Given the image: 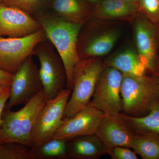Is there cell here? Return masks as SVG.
I'll return each mask as SVG.
<instances>
[{
	"label": "cell",
	"instance_id": "1",
	"mask_svg": "<svg viewBox=\"0 0 159 159\" xmlns=\"http://www.w3.org/2000/svg\"><path fill=\"white\" fill-rule=\"evenodd\" d=\"M34 17L40 24L47 39L52 43L62 60L66 73V88L72 90L74 67L80 60L77 43L84 23L66 20L46 11Z\"/></svg>",
	"mask_w": 159,
	"mask_h": 159
},
{
	"label": "cell",
	"instance_id": "2",
	"mask_svg": "<svg viewBox=\"0 0 159 159\" xmlns=\"http://www.w3.org/2000/svg\"><path fill=\"white\" fill-rule=\"evenodd\" d=\"M47 101L43 90L20 110L5 112L0 129V144L19 142L31 147L33 127Z\"/></svg>",
	"mask_w": 159,
	"mask_h": 159
},
{
	"label": "cell",
	"instance_id": "3",
	"mask_svg": "<svg viewBox=\"0 0 159 159\" xmlns=\"http://www.w3.org/2000/svg\"><path fill=\"white\" fill-rule=\"evenodd\" d=\"M97 57L80 59L73 72V89L64 118H71L90 102L99 76L105 67Z\"/></svg>",
	"mask_w": 159,
	"mask_h": 159
},
{
	"label": "cell",
	"instance_id": "4",
	"mask_svg": "<svg viewBox=\"0 0 159 159\" xmlns=\"http://www.w3.org/2000/svg\"><path fill=\"white\" fill-rule=\"evenodd\" d=\"M123 74L121 84L122 111L129 116L139 117L149 112L152 102L159 98L155 77Z\"/></svg>",
	"mask_w": 159,
	"mask_h": 159
},
{
	"label": "cell",
	"instance_id": "5",
	"mask_svg": "<svg viewBox=\"0 0 159 159\" xmlns=\"http://www.w3.org/2000/svg\"><path fill=\"white\" fill-rule=\"evenodd\" d=\"M32 55L39 61L40 77L47 100L54 99L66 88L67 76L60 56L48 39L39 43Z\"/></svg>",
	"mask_w": 159,
	"mask_h": 159
},
{
	"label": "cell",
	"instance_id": "6",
	"mask_svg": "<svg viewBox=\"0 0 159 159\" xmlns=\"http://www.w3.org/2000/svg\"><path fill=\"white\" fill-rule=\"evenodd\" d=\"M123 74L105 66L97 81L90 103L105 115L121 113L123 109L121 84Z\"/></svg>",
	"mask_w": 159,
	"mask_h": 159
},
{
	"label": "cell",
	"instance_id": "7",
	"mask_svg": "<svg viewBox=\"0 0 159 159\" xmlns=\"http://www.w3.org/2000/svg\"><path fill=\"white\" fill-rule=\"evenodd\" d=\"M71 93L72 90L66 88L57 97L46 102L32 130L31 148L53 138L62 122Z\"/></svg>",
	"mask_w": 159,
	"mask_h": 159
},
{
	"label": "cell",
	"instance_id": "8",
	"mask_svg": "<svg viewBox=\"0 0 159 159\" xmlns=\"http://www.w3.org/2000/svg\"><path fill=\"white\" fill-rule=\"evenodd\" d=\"M47 39L42 29L25 37H0V69L14 74L27 57L32 55L35 47Z\"/></svg>",
	"mask_w": 159,
	"mask_h": 159
},
{
	"label": "cell",
	"instance_id": "9",
	"mask_svg": "<svg viewBox=\"0 0 159 159\" xmlns=\"http://www.w3.org/2000/svg\"><path fill=\"white\" fill-rule=\"evenodd\" d=\"M31 55L25 60L14 74L10 96L5 107V112L13 107L25 104L43 90L39 69Z\"/></svg>",
	"mask_w": 159,
	"mask_h": 159
},
{
	"label": "cell",
	"instance_id": "10",
	"mask_svg": "<svg viewBox=\"0 0 159 159\" xmlns=\"http://www.w3.org/2000/svg\"><path fill=\"white\" fill-rule=\"evenodd\" d=\"M137 52L151 76H159V53L157 27L138 12L134 25Z\"/></svg>",
	"mask_w": 159,
	"mask_h": 159
},
{
	"label": "cell",
	"instance_id": "11",
	"mask_svg": "<svg viewBox=\"0 0 159 159\" xmlns=\"http://www.w3.org/2000/svg\"><path fill=\"white\" fill-rule=\"evenodd\" d=\"M135 131L122 114L105 115L99 122L95 134L100 140L107 154L119 146L130 148Z\"/></svg>",
	"mask_w": 159,
	"mask_h": 159
},
{
	"label": "cell",
	"instance_id": "12",
	"mask_svg": "<svg viewBox=\"0 0 159 159\" xmlns=\"http://www.w3.org/2000/svg\"><path fill=\"white\" fill-rule=\"evenodd\" d=\"M104 116L101 111L89 102L74 116L63 118L53 138L67 140L94 134Z\"/></svg>",
	"mask_w": 159,
	"mask_h": 159
},
{
	"label": "cell",
	"instance_id": "13",
	"mask_svg": "<svg viewBox=\"0 0 159 159\" xmlns=\"http://www.w3.org/2000/svg\"><path fill=\"white\" fill-rule=\"evenodd\" d=\"M41 29L40 24L31 15L0 2V37H25Z\"/></svg>",
	"mask_w": 159,
	"mask_h": 159
},
{
	"label": "cell",
	"instance_id": "14",
	"mask_svg": "<svg viewBox=\"0 0 159 159\" xmlns=\"http://www.w3.org/2000/svg\"><path fill=\"white\" fill-rule=\"evenodd\" d=\"M120 36L117 30H109L98 34H84L78 38L77 51L80 59L105 56L113 48Z\"/></svg>",
	"mask_w": 159,
	"mask_h": 159
},
{
	"label": "cell",
	"instance_id": "15",
	"mask_svg": "<svg viewBox=\"0 0 159 159\" xmlns=\"http://www.w3.org/2000/svg\"><path fill=\"white\" fill-rule=\"evenodd\" d=\"M66 141L68 159H97L107 154L104 145L95 134Z\"/></svg>",
	"mask_w": 159,
	"mask_h": 159
},
{
	"label": "cell",
	"instance_id": "16",
	"mask_svg": "<svg viewBox=\"0 0 159 159\" xmlns=\"http://www.w3.org/2000/svg\"><path fill=\"white\" fill-rule=\"evenodd\" d=\"M139 12L136 2L122 0H100L91 12V16L102 20L121 19Z\"/></svg>",
	"mask_w": 159,
	"mask_h": 159
},
{
	"label": "cell",
	"instance_id": "17",
	"mask_svg": "<svg viewBox=\"0 0 159 159\" xmlns=\"http://www.w3.org/2000/svg\"><path fill=\"white\" fill-rule=\"evenodd\" d=\"M85 0H50L53 14L62 19L77 23H85L92 11Z\"/></svg>",
	"mask_w": 159,
	"mask_h": 159
},
{
	"label": "cell",
	"instance_id": "18",
	"mask_svg": "<svg viewBox=\"0 0 159 159\" xmlns=\"http://www.w3.org/2000/svg\"><path fill=\"white\" fill-rule=\"evenodd\" d=\"M105 66L117 69L122 74L134 76L146 75L147 70L136 51L125 49L109 57Z\"/></svg>",
	"mask_w": 159,
	"mask_h": 159
},
{
	"label": "cell",
	"instance_id": "19",
	"mask_svg": "<svg viewBox=\"0 0 159 159\" xmlns=\"http://www.w3.org/2000/svg\"><path fill=\"white\" fill-rule=\"evenodd\" d=\"M135 131L130 148L144 159H159V136Z\"/></svg>",
	"mask_w": 159,
	"mask_h": 159
},
{
	"label": "cell",
	"instance_id": "20",
	"mask_svg": "<svg viewBox=\"0 0 159 159\" xmlns=\"http://www.w3.org/2000/svg\"><path fill=\"white\" fill-rule=\"evenodd\" d=\"M122 115L135 130L151 133L159 136V98L152 102L149 112L145 116L135 117Z\"/></svg>",
	"mask_w": 159,
	"mask_h": 159
},
{
	"label": "cell",
	"instance_id": "21",
	"mask_svg": "<svg viewBox=\"0 0 159 159\" xmlns=\"http://www.w3.org/2000/svg\"><path fill=\"white\" fill-rule=\"evenodd\" d=\"M31 148L35 159H68L66 139L53 138Z\"/></svg>",
	"mask_w": 159,
	"mask_h": 159
},
{
	"label": "cell",
	"instance_id": "22",
	"mask_svg": "<svg viewBox=\"0 0 159 159\" xmlns=\"http://www.w3.org/2000/svg\"><path fill=\"white\" fill-rule=\"evenodd\" d=\"M0 159H35L28 145L19 142L0 144Z\"/></svg>",
	"mask_w": 159,
	"mask_h": 159
},
{
	"label": "cell",
	"instance_id": "23",
	"mask_svg": "<svg viewBox=\"0 0 159 159\" xmlns=\"http://www.w3.org/2000/svg\"><path fill=\"white\" fill-rule=\"evenodd\" d=\"M50 2V0H2L6 5L21 9L32 16L46 11Z\"/></svg>",
	"mask_w": 159,
	"mask_h": 159
},
{
	"label": "cell",
	"instance_id": "24",
	"mask_svg": "<svg viewBox=\"0 0 159 159\" xmlns=\"http://www.w3.org/2000/svg\"><path fill=\"white\" fill-rule=\"evenodd\" d=\"M139 12L157 26L159 24V0H137Z\"/></svg>",
	"mask_w": 159,
	"mask_h": 159
},
{
	"label": "cell",
	"instance_id": "25",
	"mask_svg": "<svg viewBox=\"0 0 159 159\" xmlns=\"http://www.w3.org/2000/svg\"><path fill=\"white\" fill-rule=\"evenodd\" d=\"M109 155L111 159H137V154L131 148L124 146L115 147L110 152Z\"/></svg>",
	"mask_w": 159,
	"mask_h": 159
},
{
	"label": "cell",
	"instance_id": "26",
	"mask_svg": "<svg viewBox=\"0 0 159 159\" xmlns=\"http://www.w3.org/2000/svg\"><path fill=\"white\" fill-rule=\"evenodd\" d=\"M10 93V87H9L3 93L0 94V129L2 123L3 118L2 116L3 112L9 99Z\"/></svg>",
	"mask_w": 159,
	"mask_h": 159
},
{
	"label": "cell",
	"instance_id": "27",
	"mask_svg": "<svg viewBox=\"0 0 159 159\" xmlns=\"http://www.w3.org/2000/svg\"><path fill=\"white\" fill-rule=\"evenodd\" d=\"M14 74L7 73L0 69V84L5 86L10 87Z\"/></svg>",
	"mask_w": 159,
	"mask_h": 159
},
{
	"label": "cell",
	"instance_id": "28",
	"mask_svg": "<svg viewBox=\"0 0 159 159\" xmlns=\"http://www.w3.org/2000/svg\"><path fill=\"white\" fill-rule=\"evenodd\" d=\"M86 2L89 3H90L91 4L94 5V6H96V5L99 2L100 0H85Z\"/></svg>",
	"mask_w": 159,
	"mask_h": 159
},
{
	"label": "cell",
	"instance_id": "29",
	"mask_svg": "<svg viewBox=\"0 0 159 159\" xmlns=\"http://www.w3.org/2000/svg\"><path fill=\"white\" fill-rule=\"evenodd\" d=\"M9 87L5 86L0 84V94L3 93Z\"/></svg>",
	"mask_w": 159,
	"mask_h": 159
},
{
	"label": "cell",
	"instance_id": "30",
	"mask_svg": "<svg viewBox=\"0 0 159 159\" xmlns=\"http://www.w3.org/2000/svg\"><path fill=\"white\" fill-rule=\"evenodd\" d=\"M157 39L158 43V48L159 53V24L157 26Z\"/></svg>",
	"mask_w": 159,
	"mask_h": 159
},
{
	"label": "cell",
	"instance_id": "31",
	"mask_svg": "<svg viewBox=\"0 0 159 159\" xmlns=\"http://www.w3.org/2000/svg\"><path fill=\"white\" fill-rule=\"evenodd\" d=\"M155 77L156 80L159 92V76H157V77H156V76H154Z\"/></svg>",
	"mask_w": 159,
	"mask_h": 159
},
{
	"label": "cell",
	"instance_id": "32",
	"mask_svg": "<svg viewBox=\"0 0 159 159\" xmlns=\"http://www.w3.org/2000/svg\"><path fill=\"white\" fill-rule=\"evenodd\" d=\"M122 1H128V2H136L137 0H122Z\"/></svg>",
	"mask_w": 159,
	"mask_h": 159
},
{
	"label": "cell",
	"instance_id": "33",
	"mask_svg": "<svg viewBox=\"0 0 159 159\" xmlns=\"http://www.w3.org/2000/svg\"><path fill=\"white\" fill-rule=\"evenodd\" d=\"M2 0H0V2H2Z\"/></svg>",
	"mask_w": 159,
	"mask_h": 159
}]
</instances>
